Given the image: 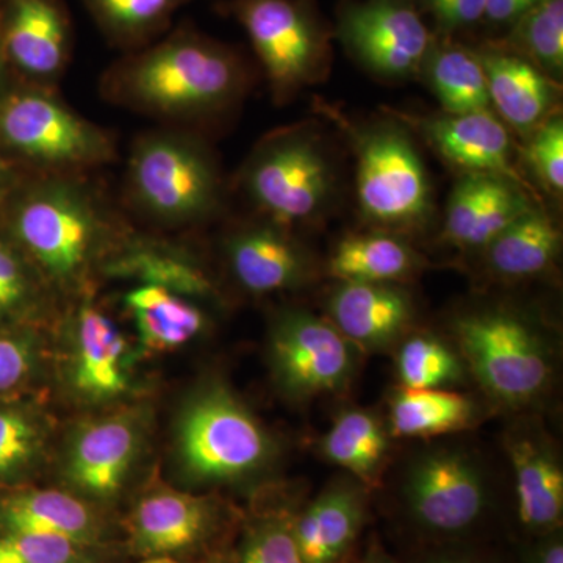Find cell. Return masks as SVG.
I'll return each mask as SVG.
<instances>
[{"instance_id":"cell-14","label":"cell","mask_w":563,"mask_h":563,"mask_svg":"<svg viewBox=\"0 0 563 563\" xmlns=\"http://www.w3.org/2000/svg\"><path fill=\"white\" fill-rule=\"evenodd\" d=\"M339 36L352 57L384 79L420 74L433 36L415 0H363L340 10Z\"/></svg>"},{"instance_id":"cell-47","label":"cell","mask_w":563,"mask_h":563,"mask_svg":"<svg viewBox=\"0 0 563 563\" xmlns=\"http://www.w3.org/2000/svg\"><path fill=\"white\" fill-rule=\"evenodd\" d=\"M2 62H3V51H2V43H0V70H2Z\"/></svg>"},{"instance_id":"cell-39","label":"cell","mask_w":563,"mask_h":563,"mask_svg":"<svg viewBox=\"0 0 563 563\" xmlns=\"http://www.w3.org/2000/svg\"><path fill=\"white\" fill-rule=\"evenodd\" d=\"M0 563H125L51 533L0 526Z\"/></svg>"},{"instance_id":"cell-42","label":"cell","mask_w":563,"mask_h":563,"mask_svg":"<svg viewBox=\"0 0 563 563\" xmlns=\"http://www.w3.org/2000/svg\"><path fill=\"white\" fill-rule=\"evenodd\" d=\"M540 0H485V16L493 24L514 25Z\"/></svg>"},{"instance_id":"cell-19","label":"cell","mask_w":563,"mask_h":563,"mask_svg":"<svg viewBox=\"0 0 563 563\" xmlns=\"http://www.w3.org/2000/svg\"><path fill=\"white\" fill-rule=\"evenodd\" d=\"M539 206L520 185L492 174H463L444 214L443 240L463 250L488 246L521 214Z\"/></svg>"},{"instance_id":"cell-36","label":"cell","mask_w":563,"mask_h":563,"mask_svg":"<svg viewBox=\"0 0 563 563\" xmlns=\"http://www.w3.org/2000/svg\"><path fill=\"white\" fill-rule=\"evenodd\" d=\"M49 366L51 331L0 325V401L38 393L49 384Z\"/></svg>"},{"instance_id":"cell-34","label":"cell","mask_w":563,"mask_h":563,"mask_svg":"<svg viewBox=\"0 0 563 563\" xmlns=\"http://www.w3.org/2000/svg\"><path fill=\"white\" fill-rule=\"evenodd\" d=\"M192 0H81L102 35L125 52L157 41L174 14Z\"/></svg>"},{"instance_id":"cell-3","label":"cell","mask_w":563,"mask_h":563,"mask_svg":"<svg viewBox=\"0 0 563 563\" xmlns=\"http://www.w3.org/2000/svg\"><path fill=\"white\" fill-rule=\"evenodd\" d=\"M169 457L177 487L195 492L261 479L279 457V444L220 377H206L174 415Z\"/></svg>"},{"instance_id":"cell-11","label":"cell","mask_w":563,"mask_h":563,"mask_svg":"<svg viewBox=\"0 0 563 563\" xmlns=\"http://www.w3.org/2000/svg\"><path fill=\"white\" fill-rule=\"evenodd\" d=\"M0 141L51 174L80 173L117 157V141L109 131L41 85L2 98Z\"/></svg>"},{"instance_id":"cell-22","label":"cell","mask_w":563,"mask_h":563,"mask_svg":"<svg viewBox=\"0 0 563 563\" xmlns=\"http://www.w3.org/2000/svg\"><path fill=\"white\" fill-rule=\"evenodd\" d=\"M60 428L40 391L0 401V490L49 473Z\"/></svg>"},{"instance_id":"cell-12","label":"cell","mask_w":563,"mask_h":563,"mask_svg":"<svg viewBox=\"0 0 563 563\" xmlns=\"http://www.w3.org/2000/svg\"><path fill=\"white\" fill-rule=\"evenodd\" d=\"M454 331L463 361L496 402L520 409L547 390L550 352L523 318L501 310L470 313L455 321Z\"/></svg>"},{"instance_id":"cell-21","label":"cell","mask_w":563,"mask_h":563,"mask_svg":"<svg viewBox=\"0 0 563 563\" xmlns=\"http://www.w3.org/2000/svg\"><path fill=\"white\" fill-rule=\"evenodd\" d=\"M102 279L154 285L202 303L221 301L217 282L191 251L132 231L103 266Z\"/></svg>"},{"instance_id":"cell-17","label":"cell","mask_w":563,"mask_h":563,"mask_svg":"<svg viewBox=\"0 0 563 563\" xmlns=\"http://www.w3.org/2000/svg\"><path fill=\"white\" fill-rule=\"evenodd\" d=\"M420 133L443 161L465 174H492L515 181L533 195L525 177L515 168L512 139L493 110L472 113H442L432 117L399 114Z\"/></svg>"},{"instance_id":"cell-48","label":"cell","mask_w":563,"mask_h":563,"mask_svg":"<svg viewBox=\"0 0 563 563\" xmlns=\"http://www.w3.org/2000/svg\"><path fill=\"white\" fill-rule=\"evenodd\" d=\"M3 177V166L2 163H0V180H2Z\"/></svg>"},{"instance_id":"cell-24","label":"cell","mask_w":563,"mask_h":563,"mask_svg":"<svg viewBox=\"0 0 563 563\" xmlns=\"http://www.w3.org/2000/svg\"><path fill=\"white\" fill-rule=\"evenodd\" d=\"M331 322L361 350H385L413 321L412 298L396 284L342 282L328 301Z\"/></svg>"},{"instance_id":"cell-8","label":"cell","mask_w":563,"mask_h":563,"mask_svg":"<svg viewBox=\"0 0 563 563\" xmlns=\"http://www.w3.org/2000/svg\"><path fill=\"white\" fill-rule=\"evenodd\" d=\"M242 185L266 220L290 228L324 213L335 173L320 135L298 124L269 133L255 146L244 163Z\"/></svg>"},{"instance_id":"cell-20","label":"cell","mask_w":563,"mask_h":563,"mask_svg":"<svg viewBox=\"0 0 563 563\" xmlns=\"http://www.w3.org/2000/svg\"><path fill=\"white\" fill-rule=\"evenodd\" d=\"M224 255L233 280L252 296L295 290L310 276L306 252L287 228L268 220L232 232Z\"/></svg>"},{"instance_id":"cell-28","label":"cell","mask_w":563,"mask_h":563,"mask_svg":"<svg viewBox=\"0 0 563 563\" xmlns=\"http://www.w3.org/2000/svg\"><path fill=\"white\" fill-rule=\"evenodd\" d=\"M421 266L422 258L410 244L385 231L346 236L329 258L332 277L363 284H398Z\"/></svg>"},{"instance_id":"cell-18","label":"cell","mask_w":563,"mask_h":563,"mask_svg":"<svg viewBox=\"0 0 563 563\" xmlns=\"http://www.w3.org/2000/svg\"><path fill=\"white\" fill-rule=\"evenodd\" d=\"M3 57L36 84L63 76L73 49V27L62 0H10L2 38Z\"/></svg>"},{"instance_id":"cell-37","label":"cell","mask_w":563,"mask_h":563,"mask_svg":"<svg viewBox=\"0 0 563 563\" xmlns=\"http://www.w3.org/2000/svg\"><path fill=\"white\" fill-rule=\"evenodd\" d=\"M510 44L550 77L563 69V0H540L515 22Z\"/></svg>"},{"instance_id":"cell-45","label":"cell","mask_w":563,"mask_h":563,"mask_svg":"<svg viewBox=\"0 0 563 563\" xmlns=\"http://www.w3.org/2000/svg\"><path fill=\"white\" fill-rule=\"evenodd\" d=\"M358 563H398L395 559L390 558L383 548L373 547L372 550H368V553L365 554V558L362 559Z\"/></svg>"},{"instance_id":"cell-46","label":"cell","mask_w":563,"mask_h":563,"mask_svg":"<svg viewBox=\"0 0 563 563\" xmlns=\"http://www.w3.org/2000/svg\"><path fill=\"white\" fill-rule=\"evenodd\" d=\"M229 558H231V554L220 555V558L207 559V561L192 562V563H229ZM132 563H173V562H132Z\"/></svg>"},{"instance_id":"cell-2","label":"cell","mask_w":563,"mask_h":563,"mask_svg":"<svg viewBox=\"0 0 563 563\" xmlns=\"http://www.w3.org/2000/svg\"><path fill=\"white\" fill-rule=\"evenodd\" d=\"M250 73L239 54L192 29L128 52L103 73L102 98L166 122L209 120L243 99Z\"/></svg>"},{"instance_id":"cell-5","label":"cell","mask_w":563,"mask_h":563,"mask_svg":"<svg viewBox=\"0 0 563 563\" xmlns=\"http://www.w3.org/2000/svg\"><path fill=\"white\" fill-rule=\"evenodd\" d=\"M154 396L102 412L76 415L58 432L52 484L121 514L147 476L154 442Z\"/></svg>"},{"instance_id":"cell-26","label":"cell","mask_w":563,"mask_h":563,"mask_svg":"<svg viewBox=\"0 0 563 563\" xmlns=\"http://www.w3.org/2000/svg\"><path fill=\"white\" fill-rule=\"evenodd\" d=\"M487 77L496 117L521 135H529L553 114L558 85L553 77L514 51H476Z\"/></svg>"},{"instance_id":"cell-38","label":"cell","mask_w":563,"mask_h":563,"mask_svg":"<svg viewBox=\"0 0 563 563\" xmlns=\"http://www.w3.org/2000/svg\"><path fill=\"white\" fill-rule=\"evenodd\" d=\"M462 358L442 340L418 333L399 347L396 374L402 388H444L462 379Z\"/></svg>"},{"instance_id":"cell-23","label":"cell","mask_w":563,"mask_h":563,"mask_svg":"<svg viewBox=\"0 0 563 563\" xmlns=\"http://www.w3.org/2000/svg\"><path fill=\"white\" fill-rule=\"evenodd\" d=\"M506 444L521 525L536 537L561 531L563 473L553 444L532 428L515 429Z\"/></svg>"},{"instance_id":"cell-10","label":"cell","mask_w":563,"mask_h":563,"mask_svg":"<svg viewBox=\"0 0 563 563\" xmlns=\"http://www.w3.org/2000/svg\"><path fill=\"white\" fill-rule=\"evenodd\" d=\"M222 10L246 32L277 102L328 77L331 33L310 0H225Z\"/></svg>"},{"instance_id":"cell-16","label":"cell","mask_w":563,"mask_h":563,"mask_svg":"<svg viewBox=\"0 0 563 563\" xmlns=\"http://www.w3.org/2000/svg\"><path fill=\"white\" fill-rule=\"evenodd\" d=\"M0 526L63 537L132 563L124 554L121 514L102 509L55 484L0 490Z\"/></svg>"},{"instance_id":"cell-6","label":"cell","mask_w":563,"mask_h":563,"mask_svg":"<svg viewBox=\"0 0 563 563\" xmlns=\"http://www.w3.org/2000/svg\"><path fill=\"white\" fill-rule=\"evenodd\" d=\"M243 512L217 492H195L151 470L121 512L129 562L192 563L231 554Z\"/></svg>"},{"instance_id":"cell-32","label":"cell","mask_w":563,"mask_h":563,"mask_svg":"<svg viewBox=\"0 0 563 563\" xmlns=\"http://www.w3.org/2000/svg\"><path fill=\"white\" fill-rule=\"evenodd\" d=\"M320 451L329 462L369 488L383 472L388 453L387 431L369 410H344L322 437Z\"/></svg>"},{"instance_id":"cell-49","label":"cell","mask_w":563,"mask_h":563,"mask_svg":"<svg viewBox=\"0 0 563 563\" xmlns=\"http://www.w3.org/2000/svg\"><path fill=\"white\" fill-rule=\"evenodd\" d=\"M340 563H351V559H350V558L344 559V561H343V562H340Z\"/></svg>"},{"instance_id":"cell-44","label":"cell","mask_w":563,"mask_h":563,"mask_svg":"<svg viewBox=\"0 0 563 563\" xmlns=\"http://www.w3.org/2000/svg\"><path fill=\"white\" fill-rule=\"evenodd\" d=\"M421 563H488L483 561V559L474 558V555L470 554H461V553H442L431 555V558L426 559Z\"/></svg>"},{"instance_id":"cell-1","label":"cell","mask_w":563,"mask_h":563,"mask_svg":"<svg viewBox=\"0 0 563 563\" xmlns=\"http://www.w3.org/2000/svg\"><path fill=\"white\" fill-rule=\"evenodd\" d=\"M7 229L62 306L95 291L131 233L76 174H49L29 185L10 207Z\"/></svg>"},{"instance_id":"cell-13","label":"cell","mask_w":563,"mask_h":563,"mask_svg":"<svg viewBox=\"0 0 563 563\" xmlns=\"http://www.w3.org/2000/svg\"><path fill=\"white\" fill-rule=\"evenodd\" d=\"M354 350L331 321L307 310H282L269 328L274 383L295 401L344 390L354 376Z\"/></svg>"},{"instance_id":"cell-40","label":"cell","mask_w":563,"mask_h":563,"mask_svg":"<svg viewBox=\"0 0 563 563\" xmlns=\"http://www.w3.org/2000/svg\"><path fill=\"white\" fill-rule=\"evenodd\" d=\"M526 161L548 191L563 190V121L553 113L529 133Z\"/></svg>"},{"instance_id":"cell-31","label":"cell","mask_w":563,"mask_h":563,"mask_svg":"<svg viewBox=\"0 0 563 563\" xmlns=\"http://www.w3.org/2000/svg\"><path fill=\"white\" fill-rule=\"evenodd\" d=\"M477 407L462 393L402 388L390 401V432L402 439H431L472 428Z\"/></svg>"},{"instance_id":"cell-4","label":"cell","mask_w":563,"mask_h":563,"mask_svg":"<svg viewBox=\"0 0 563 563\" xmlns=\"http://www.w3.org/2000/svg\"><path fill=\"white\" fill-rule=\"evenodd\" d=\"M146 361L95 291L66 302L52 325L49 384L73 417L152 398Z\"/></svg>"},{"instance_id":"cell-29","label":"cell","mask_w":563,"mask_h":563,"mask_svg":"<svg viewBox=\"0 0 563 563\" xmlns=\"http://www.w3.org/2000/svg\"><path fill=\"white\" fill-rule=\"evenodd\" d=\"M561 250V232L540 206L521 214L487 247L488 268L507 280L529 279L547 272Z\"/></svg>"},{"instance_id":"cell-35","label":"cell","mask_w":563,"mask_h":563,"mask_svg":"<svg viewBox=\"0 0 563 563\" xmlns=\"http://www.w3.org/2000/svg\"><path fill=\"white\" fill-rule=\"evenodd\" d=\"M296 510L262 503L243 514L229 563H303L295 536Z\"/></svg>"},{"instance_id":"cell-41","label":"cell","mask_w":563,"mask_h":563,"mask_svg":"<svg viewBox=\"0 0 563 563\" xmlns=\"http://www.w3.org/2000/svg\"><path fill=\"white\" fill-rule=\"evenodd\" d=\"M437 27L453 33L472 27L485 16V0H420Z\"/></svg>"},{"instance_id":"cell-7","label":"cell","mask_w":563,"mask_h":563,"mask_svg":"<svg viewBox=\"0 0 563 563\" xmlns=\"http://www.w3.org/2000/svg\"><path fill=\"white\" fill-rule=\"evenodd\" d=\"M221 174L206 144L179 129L133 141L125 191L136 213L162 229L201 224L220 209Z\"/></svg>"},{"instance_id":"cell-27","label":"cell","mask_w":563,"mask_h":563,"mask_svg":"<svg viewBox=\"0 0 563 563\" xmlns=\"http://www.w3.org/2000/svg\"><path fill=\"white\" fill-rule=\"evenodd\" d=\"M133 336L147 358L190 346L206 335L210 317L202 302L154 287L135 285L122 296Z\"/></svg>"},{"instance_id":"cell-33","label":"cell","mask_w":563,"mask_h":563,"mask_svg":"<svg viewBox=\"0 0 563 563\" xmlns=\"http://www.w3.org/2000/svg\"><path fill=\"white\" fill-rule=\"evenodd\" d=\"M62 307L24 255L0 236V325L51 331Z\"/></svg>"},{"instance_id":"cell-25","label":"cell","mask_w":563,"mask_h":563,"mask_svg":"<svg viewBox=\"0 0 563 563\" xmlns=\"http://www.w3.org/2000/svg\"><path fill=\"white\" fill-rule=\"evenodd\" d=\"M366 490L357 479L336 481L296 512L295 536L303 563H340L350 558L366 520Z\"/></svg>"},{"instance_id":"cell-30","label":"cell","mask_w":563,"mask_h":563,"mask_svg":"<svg viewBox=\"0 0 563 563\" xmlns=\"http://www.w3.org/2000/svg\"><path fill=\"white\" fill-rule=\"evenodd\" d=\"M420 74L442 106L443 113L492 110L487 77L476 51L433 38Z\"/></svg>"},{"instance_id":"cell-43","label":"cell","mask_w":563,"mask_h":563,"mask_svg":"<svg viewBox=\"0 0 563 563\" xmlns=\"http://www.w3.org/2000/svg\"><path fill=\"white\" fill-rule=\"evenodd\" d=\"M526 563H563V540L561 531L539 537L526 555Z\"/></svg>"},{"instance_id":"cell-9","label":"cell","mask_w":563,"mask_h":563,"mask_svg":"<svg viewBox=\"0 0 563 563\" xmlns=\"http://www.w3.org/2000/svg\"><path fill=\"white\" fill-rule=\"evenodd\" d=\"M322 111L351 136L363 218L385 231L426 224L433 210L431 181L412 140L395 124L355 128L331 107Z\"/></svg>"},{"instance_id":"cell-15","label":"cell","mask_w":563,"mask_h":563,"mask_svg":"<svg viewBox=\"0 0 563 563\" xmlns=\"http://www.w3.org/2000/svg\"><path fill=\"white\" fill-rule=\"evenodd\" d=\"M407 514L422 532L457 537L472 531L488 507L483 473L470 455L440 450L421 455L404 485Z\"/></svg>"}]
</instances>
